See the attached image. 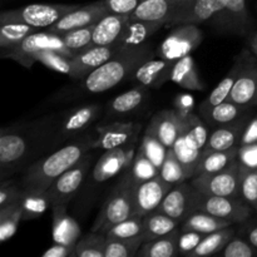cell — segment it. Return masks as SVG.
<instances>
[{"label": "cell", "mask_w": 257, "mask_h": 257, "mask_svg": "<svg viewBox=\"0 0 257 257\" xmlns=\"http://www.w3.org/2000/svg\"><path fill=\"white\" fill-rule=\"evenodd\" d=\"M241 226L242 227L240 228V232L242 237H245L257 250V217L251 216L248 220L241 223Z\"/></svg>", "instance_id": "cell-57"}, {"label": "cell", "mask_w": 257, "mask_h": 257, "mask_svg": "<svg viewBox=\"0 0 257 257\" xmlns=\"http://www.w3.org/2000/svg\"><path fill=\"white\" fill-rule=\"evenodd\" d=\"M75 246H68L63 245V243H57L50 246L44 253H43V257H68L72 256L73 252H74Z\"/></svg>", "instance_id": "cell-59"}, {"label": "cell", "mask_w": 257, "mask_h": 257, "mask_svg": "<svg viewBox=\"0 0 257 257\" xmlns=\"http://www.w3.org/2000/svg\"><path fill=\"white\" fill-rule=\"evenodd\" d=\"M107 240L128 238L143 235V216L135 215L115 223L104 232Z\"/></svg>", "instance_id": "cell-47"}, {"label": "cell", "mask_w": 257, "mask_h": 257, "mask_svg": "<svg viewBox=\"0 0 257 257\" xmlns=\"http://www.w3.org/2000/svg\"><path fill=\"white\" fill-rule=\"evenodd\" d=\"M150 97V88L145 85H138L122 94L113 98L107 104V114L114 117H123L137 110L141 105L145 104Z\"/></svg>", "instance_id": "cell-27"}, {"label": "cell", "mask_w": 257, "mask_h": 257, "mask_svg": "<svg viewBox=\"0 0 257 257\" xmlns=\"http://www.w3.org/2000/svg\"><path fill=\"white\" fill-rule=\"evenodd\" d=\"M205 233L197 231H182L178 237V253L182 256H191L198 245L205 238Z\"/></svg>", "instance_id": "cell-53"}, {"label": "cell", "mask_w": 257, "mask_h": 257, "mask_svg": "<svg viewBox=\"0 0 257 257\" xmlns=\"http://www.w3.org/2000/svg\"><path fill=\"white\" fill-rule=\"evenodd\" d=\"M94 25L95 24L88 25V27L70 30V32L62 34L65 45H67V48L73 54L77 55L79 53L92 48Z\"/></svg>", "instance_id": "cell-46"}, {"label": "cell", "mask_w": 257, "mask_h": 257, "mask_svg": "<svg viewBox=\"0 0 257 257\" xmlns=\"http://www.w3.org/2000/svg\"><path fill=\"white\" fill-rule=\"evenodd\" d=\"M172 188V185L166 182L160 175L146 182L136 186L135 215L146 216L160 207L163 198Z\"/></svg>", "instance_id": "cell-16"}, {"label": "cell", "mask_w": 257, "mask_h": 257, "mask_svg": "<svg viewBox=\"0 0 257 257\" xmlns=\"http://www.w3.org/2000/svg\"><path fill=\"white\" fill-rule=\"evenodd\" d=\"M93 161L94 155L88 152L83 156L82 160L78 161L72 168L65 171L48 187L47 195L49 197L50 205H68L73 200L82 183L84 182Z\"/></svg>", "instance_id": "cell-8"}, {"label": "cell", "mask_w": 257, "mask_h": 257, "mask_svg": "<svg viewBox=\"0 0 257 257\" xmlns=\"http://www.w3.org/2000/svg\"><path fill=\"white\" fill-rule=\"evenodd\" d=\"M253 38H255V39L257 40V33H256V35H255V37H253Z\"/></svg>", "instance_id": "cell-61"}, {"label": "cell", "mask_w": 257, "mask_h": 257, "mask_svg": "<svg viewBox=\"0 0 257 257\" xmlns=\"http://www.w3.org/2000/svg\"><path fill=\"white\" fill-rule=\"evenodd\" d=\"M142 0H104L108 13L119 15H131Z\"/></svg>", "instance_id": "cell-54"}, {"label": "cell", "mask_w": 257, "mask_h": 257, "mask_svg": "<svg viewBox=\"0 0 257 257\" xmlns=\"http://www.w3.org/2000/svg\"><path fill=\"white\" fill-rule=\"evenodd\" d=\"M35 32L37 28L24 23H0V47L3 50L12 49Z\"/></svg>", "instance_id": "cell-38"}, {"label": "cell", "mask_w": 257, "mask_h": 257, "mask_svg": "<svg viewBox=\"0 0 257 257\" xmlns=\"http://www.w3.org/2000/svg\"><path fill=\"white\" fill-rule=\"evenodd\" d=\"M173 64L175 62H170L163 58H158V59L151 58V59L146 60L143 64H141L131 78L150 89H157L166 84L168 80H171Z\"/></svg>", "instance_id": "cell-21"}, {"label": "cell", "mask_w": 257, "mask_h": 257, "mask_svg": "<svg viewBox=\"0 0 257 257\" xmlns=\"http://www.w3.org/2000/svg\"><path fill=\"white\" fill-rule=\"evenodd\" d=\"M146 241L145 236L140 235L136 237L115 238L107 240L105 243L104 257H132L137 256V252Z\"/></svg>", "instance_id": "cell-43"}, {"label": "cell", "mask_w": 257, "mask_h": 257, "mask_svg": "<svg viewBox=\"0 0 257 257\" xmlns=\"http://www.w3.org/2000/svg\"><path fill=\"white\" fill-rule=\"evenodd\" d=\"M23 196V187L12 178L2 180L0 183V208H4L13 203L20 202Z\"/></svg>", "instance_id": "cell-52"}, {"label": "cell", "mask_w": 257, "mask_h": 257, "mask_svg": "<svg viewBox=\"0 0 257 257\" xmlns=\"http://www.w3.org/2000/svg\"><path fill=\"white\" fill-rule=\"evenodd\" d=\"M183 120L182 135L200 150H205L206 143L208 140V124L205 120L201 119V117L196 114H190Z\"/></svg>", "instance_id": "cell-42"}, {"label": "cell", "mask_w": 257, "mask_h": 257, "mask_svg": "<svg viewBox=\"0 0 257 257\" xmlns=\"http://www.w3.org/2000/svg\"><path fill=\"white\" fill-rule=\"evenodd\" d=\"M180 225V222L173 220L165 212L156 210L143 216V236L146 241L155 240V238L168 235L178 228Z\"/></svg>", "instance_id": "cell-33"}, {"label": "cell", "mask_w": 257, "mask_h": 257, "mask_svg": "<svg viewBox=\"0 0 257 257\" xmlns=\"http://www.w3.org/2000/svg\"><path fill=\"white\" fill-rule=\"evenodd\" d=\"M97 137H95L94 150H112L132 142L138 138L142 124L135 122H113L109 124L97 125Z\"/></svg>", "instance_id": "cell-14"}, {"label": "cell", "mask_w": 257, "mask_h": 257, "mask_svg": "<svg viewBox=\"0 0 257 257\" xmlns=\"http://www.w3.org/2000/svg\"><path fill=\"white\" fill-rule=\"evenodd\" d=\"M193 211H203L232 223H242L252 216L253 208L240 197L210 196L195 190L192 198Z\"/></svg>", "instance_id": "cell-7"}, {"label": "cell", "mask_w": 257, "mask_h": 257, "mask_svg": "<svg viewBox=\"0 0 257 257\" xmlns=\"http://www.w3.org/2000/svg\"><path fill=\"white\" fill-rule=\"evenodd\" d=\"M152 58V49L145 44L120 49L108 62L84 78V89L89 93H103L132 77L135 70Z\"/></svg>", "instance_id": "cell-3"}, {"label": "cell", "mask_w": 257, "mask_h": 257, "mask_svg": "<svg viewBox=\"0 0 257 257\" xmlns=\"http://www.w3.org/2000/svg\"><path fill=\"white\" fill-rule=\"evenodd\" d=\"M136 186L137 183L128 168L122 173L119 182L103 203L93 223L92 231L104 233L115 223L135 216Z\"/></svg>", "instance_id": "cell-4"}, {"label": "cell", "mask_w": 257, "mask_h": 257, "mask_svg": "<svg viewBox=\"0 0 257 257\" xmlns=\"http://www.w3.org/2000/svg\"><path fill=\"white\" fill-rule=\"evenodd\" d=\"M171 80L185 89H205V84L198 75L195 59L191 54L176 60L172 68V73H171Z\"/></svg>", "instance_id": "cell-31"}, {"label": "cell", "mask_w": 257, "mask_h": 257, "mask_svg": "<svg viewBox=\"0 0 257 257\" xmlns=\"http://www.w3.org/2000/svg\"><path fill=\"white\" fill-rule=\"evenodd\" d=\"M191 185L205 195L240 197V162L237 160L220 172L195 176Z\"/></svg>", "instance_id": "cell-10"}, {"label": "cell", "mask_w": 257, "mask_h": 257, "mask_svg": "<svg viewBox=\"0 0 257 257\" xmlns=\"http://www.w3.org/2000/svg\"><path fill=\"white\" fill-rule=\"evenodd\" d=\"M138 148L152 161V163L158 170H161L163 162H165L168 148L161 142L160 138L156 136V133L153 132V130L150 125L146 128L142 140H141V145L138 146Z\"/></svg>", "instance_id": "cell-41"}, {"label": "cell", "mask_w": 257, "mask_h": 257, "mask_svg": "<svg viewBox=\"0 0 257 257\" xmlns=\"http://www.w3.org/2000/svg\"><path fill=\"white\" fill-rule=\"evenodd\" d=\"M20 205L23 210V221L37 220L47 211L48 207H52L47 190L38 188H23Z\"/></svg>", "instance_id": "cell-34"}, {"label": "cell", "mask_w": 257, "mask_h": 257, "mask_svg": "<svg viewBox=\"0 0 257 257\" xmlns=\"http://www.w3.org/2000/svg\"><path fill=\"white\" fill-rule=\"evenodd\" d=\"M42 50H54V52L62 53V54L68 55L70 58L74 57V54L65 45L62 35L52 33L49 30H47V32L38 30V32L33 33L17 47L3 50L2 57L15 60L23 67L30 69L35 63V60L33 59V55L37 52H42Z\"/></svg>", "instance_id": "cell-5"}, {"label": "cell", "mask_w": 257, "mask_h": 257, "mask_svg": "<svg viewBox=\"0 0 257 257\" xmlns=\"http://www.w3.org/2000/svg\"><path fill=\"white\" fill-rule=\"evenodd\" d=\"M119 47L117 44L110 45H97L92 47L84 52L73 57V70L70 78L73 79H82L87 77L89 73L99 68L105 62L110 59L115 53L118 52Z\"/></svg>", "instance_id": "cell-18"}, {"label": "cell", "mask_w": 257, "mask_h": 257, "mask_svg": "<svg viewBox=\"0 0 257 257\" xmlns=\"http://www.w3.org/2000/svg\"><path fill=\"white\" fill-rule=\"evenodd\" d=\"M107 237L102 232L90 231L75 243L73 257H104Z\"/></svg>", "instance_id": "cell-40"}, {"label": "cell", "mask_w": 257, "mask_h": 257, "mask_svg": "<svg viewBox=\"0 0 257 257\" xmlns=\"http://www.w3.org/2000/svg\"><path fill=\"white\" fill-rule=\"evenodd\" d=\"M52 215V235L54 242L75 246L80 238L82 231L77 221L68 213L67 205H53Z\"/></svg>", "instance_id": "cell-22"}, {"label": "cell", "mask_w": 257, "mask_h": 257, "mask_svg": "<svg viewBox=\"0 0 257 257\" xmlns=\"http://www.w3.org/2000/svg\"><path fill=\"white\" fill-rule=\"evenodd\" d=\"M203 40V32L196 24L177 25L160 44L157 49L158 58L176 62L191 54Z\"/></svg>", "instance_id": "cell-9"}, {"label": "cell", "mask_w": 257, "mask_h": 257, "mask_svg": "<svg viewBox=\"0 0 257 257\" xmlns=\"http://www.w3.org/2000/svg\"><path fill=\"white\" fill-rule=\"evenodd\" d=\"M216 18L230 32L243 34L250 28L251 18L246 0H226V9Z\"/></svg>", "instance_id": "cell-30"}, {"label": "cell", "mask_w": 257, "mask_h": 257, "mask_svg": "<svg viewBox=\"0 0 257 257\" xmlns=\"http://www.w3.org/2000/svg\"><path fill=\"white\" fill-rule=\"evenodd\" d=\"M150 127L166 147L172 148L182 133L183 120L175 109H163L152 118Z\"/></svg>", "instance_id": "cell-23"}, {"label": "cell", "mask_w": 257, "mask_h": 257, "mask_svg": "<svg viewBox=\"0 0 257 257\" xmlns=\"http://www.w3.org/2000/svg\"><path fill=\"white\" fill-rule=\"evenodd\" d=\"M237 153L238 147H233L226 151L203 150L197 167H196L195 176L216 173L226 170L237 161Z\"/></svg>", "instance_id": "cell-29"}, {"label": "cell", "mask_w": 257, "mask_h": 257, "mask_svg": "<svg viewBox=\"0 0 257 257\" xmlns=\"http://www.w3.org/2000/svg\"><path fill=\"white\" fill-rule=\"evenodd\" d=\"M250 48H251V50L253 52V54H255L257 57V40L255 39V38H252V39H251Z\"/></svg>", "instance_id": "cell-60"}, {"label": "cell", "mask_w": 257, "mask_h": 257, "mask_svg": "<svg viewBox=\"0 0 257 257\" xmlns=\"http://www.w3.org/2000/svg\"><path fill=\"white\" fill-rule=\"evenodd\" d=\"M75 4H30L18 9L5 10L0 14V23H24L38 30L52 27L65 14L74 10Z\"/></svg>", "instance_id": "cell-6"}, {"label": "cell", "mask_w": 257, "mask_h": 257, "mask_svg": "<svg viewBox=\"0 0 257 257\" xmlns=\"http://www.w3.org/2000/svg\"><path fill=\"white\" fill-rule=\"evenodd\" d=\"M131 173H132L133 180L136 183H142L146 181H150L152 178L157 177L160 175V170L152 163V161L138 148L136 152L135 160L130 167Z\"/></svg>", "instance_id": "cell-49"}, {"label": "cell", "mask_w": 257, "mask_h": 257, "mask_svg": "<svg viewBox=\"0 0 257 257\" xmlns=\"http://www.w3.org/2000/svg\"><path fill=\"white\" fill-rule=\"evenodd\" d=\"M193 192H195V188L186 181L173 185L157 210L162 211L173 220L182 223L193 212Z\"/></svg>", "instance_id": "cell-17"}, {"label": "cell", "mask_w": 257, "mask_h": 257, "mask_svg": "<svg viewBox=\"0 0 257 257\" xmlns=\"http://www.w3.org/2000/svg\"><path fill=\"white\" fill-rule=\"evenodd\" d=\"M58 122L59 115L50 114L3 128L0 133L2 180L10 178L23 168H28L43 151L59 143Z\"/></svg>", "instance_id": "cell-1"}, {"label": "cell", "mask_w": 257, "mask_h": 257, "mask_svg": "<svg viewBox=\"0 0 257 257\" xmlns=\"http://www.w3.org/2000/svg\"><path fill=\"white\" fill-rule=\"evenodd\" d=\"M181 230L176 228L168 235L155 240L145 241L137 252L138 257H175L178 256V237Z\"/></svg>", "instance_id": "cell-32"}, {"label": "cell", "mask_w": 257, "mask_h": 257, "mask_svg": "<svg viewBox=\"0 0 257 257\" xmlns=\"http://www.w3.org/2000/svg\"><path fill=\"white\" fill-rule=\"evenodd\" d=\"M33 59L35 60V63H42L47 68L60 73V74H65L68 77H70L72 74L73 58L62 54V53L54 52V50H42V52L35 53L33 55Z\"/></svg>", "instance_id": "cell-45"}, {"label": "cell", "mask_w": 257, "mask_h": 257, "mask_svg": "<svg viewBox=\"0 0 257 257\" xmlns=\"http://www.w3.org/2000/svg\"><path fill=\"white\" fill-rule=\"evenodd\" d=\"M226 9V0H192L170 22V27L182 24H201L220 15Z\"/></svg>", "instance_id": "cell-19"}, {"label": "cell", "mask_w": 257, "mask_h": 257, "mask_svg": "<svg viewBox=\"0 0 257 257\" xmlns=\"http://www.w3.org/2000/svg\"><path fill=\"white\" fill-rule=\"evenodd\" d=\"M246 123H247V118L243 117L230 124L215 127V130L208 136L205 150L226 151L233 147H240L241 136H242Z\"/></svg>", "instance_id": "cell-24"}, {"label": "cell", "mask_w": 257, "mask_h": 257, "mask_svg": "<svg viewBox=\"0 0 257 257\" xmlns=\"http://www.w3.org/2000/svg\"><path fill=\"white\" fill-rule=\"evenodd\" d=\"M162 27V22H145V20H130L124 30L115 42L119 49L136 48L146 44V40L152 37Z\"/></svg>", "instance_id": "cell-25"}, {"label": "cell", "mask_w": 257, "mask_h": 257, "mask_svg": "<svg viewBox=\"0 0 257 257\" xmlns=\"http://www.w3.org/2000/svg\"><path fill=\"white\" fill-rule=\"evenodd\" d=\"M137 142L138 138H136L127 145L105 151L93 166V180L102 183L127 171L135 160L138 150Z\"/></svg>", "instance_id": "cell-11"}, {"label": "cell", "mask_w": 257, "mask_h": 257, "mask_svg": "<svg viewBox=\"0 0 257 257\" xmlns=\"http://www.w3.org/2000/svg\"><path fill=\"white\" fill-rule=\"evenodd\" d=\"M237 160L243 167L257 170V143L240 146L238 147Z\"/></svg>", "instance_id": "cell-55"}, {"label": "cell", "mask_w": 257, "mask_h": 257, "mask_svg": "<svg viewBox=\"0 0 257 257\" xmlns=\"http://www.w3.org/2000/svg\"><path fill=\"white\" fill-rule=\"evenodd\" d=\"M236 236V228L232 226L221 228V230L211 232L205 236L202 242L196 247L190 257H203L210 255H217L228 242Z\"/></svg>", "instance_id": "cell-36"}, {"label": "cell", "mask_w": 257, "mask_h": 257, "mask_svg": "<svg viewBox=\"0 0 257 257\" xmlns=\"http://www.w3.org/2000/svg\"><path fill=\"white\" fill-rule=\"evenodd\" d=\"M160 176L166 181V182H168L172 186L190 180L185 167H183L182 163L178 161V158L176 157L172 148H168L165 162H163L162 167H161L160 170Z\"/></svg>", "instance_id": "cell-48"}, {"label": "cell", "mask_w": 257, "mask_h": 257, "mask_svg": "<svg viewBox=\"0 0 257 257\" xmlns=\"http://www.w3.org/2000/svg\"><path fill=\"white\" fill-rule=\"evenodd\" d=\"M108 14L107 7L104 0L90 3L87 5H79L74 10L65 14L62 19L58 20L55 24L48 28V30L57 34H64L70 30L79 29V28L88 27V25L97 24L103 17Z\"/></svg>", "instance_id": "cell-13"}, {"label": "cell", "mask_w": 257, "mask_h": 257, "mask_svg": "<svg viewBox=\"0 0 257 257\" xmlns=\"http://www.w3.org/2000/svg\"><path fill=\"white\" fill-rule=\"evenodd\" d=\"M243 63L241 62H236L233 64V68L230 70L227 75L216 85L215 89L210 93L207 98L201 103L200 108H207V107H213L216 104H220V103L225 102L227 100L228 95H230L231 90H232L233 85H235L236 79H237V75L240 73V70L242 69Z\"/></svg>", "instance_id": "cell-39"}, {"label": "cell", "mask_w": 257, "mask_h": 257, "mask_svg": "<svg viewBox=\"0 0 257 257\" xmlns=\"http://www.w3.org/2000/svg\"><path fill=\"white\" fill-rule=\"evenodd\" d=\"M130 22V15L110 14L108 13L94 25L92 47L114 44Z\"/></svg>", "instance_id": "cell-26"}, {"label": "cell", "mask_w": 257, "mask_h": 257, "mask_svg": "<svg viewBox=\"0 0 257 257\" xmlns=\"http://www.w3.org/2000/svg\"><path fill=\"white\" fill-rule=\"evenodd\" d=\"M217 255L222 257H255L257 250L245 237L235 236Z\"/></svg>", "instance_id": "cell-51"}, {"label": "cell", "mask_w": 257, "mask_h": 257, "mask_svg": "<svg viewBox=\"0 0 257 257\" xmlns=\"http://www.w3.org/2000/svg\"><path fill=\"white\" fill-rule=\"evenodd\" d=\"M100 113H102V105L92 103V104L79 105L59 114V122H58L59 142L68 138L77 137L79 133L84 132L95 119L99 118Z\"/></svg>", "instance_id": "cell-12"}, {"label": "cell", "mask_w": 257, "mask_h": 257, "mask_svg": "<svg viewBox=\"0 0 257 257\" xmlns=\"http://www.w3.org/2000/svg\"><path fill=\"white\" fill-rule=\"evenodd\" d=\"M240 198L255 211L257 206V170L240 165Z\"/></svg>", "instance_id": "cell-50"}, {"label": "cell", "mask_w": 257, "mask_h": 257, "mask_svg": "<svg viewBox=\"0 0 257 257\" xmlns=\"http://www.w3.org/2000/svg\"><path fill=\"white\" fill-rule=\"evenodd\" d=\"M192 0H142L137 9L130 15V20L162 22L165 25L186 9Z\"/></svg>", "instance_id": "cell-15"}, {"label": "cell", "mask_w": 257, "mask_h": 257, "mask_svg": "<svg viewBox=\"0 0 257 257\" xmlns=\"http://www.w3.org/2000/svg\"><path fill=\"white\" fill-rule=\"evenodd\" d=\"M247 110L248 107L238 105L236 103L230 102V100H225V102L213 105V107L200 108V113L203 120L212 127L236 122V120L246 117Z\"/></svg>", "instance_id": "cell-28"}, {"label": "cell", "mask_w": 257, "mask_h": 257, "mask_svg": "<svg viewBox=\"0 0 257 257\" xmlns=\"http://www.w3.org/2000/svg\"><path fill=\"white\" fill-rule=\"evenodd\" d=\"M172 150L173 152H175L176 157L178 158V161H180V162L182 163L183 167H185L190 180H192V178L195 177L196 167H197L198 161H200L201 155H202V150H200V148H197L196 146H193L182 133H181L180 137L176 140Z\"/></svg>", "instance_id": "cell-37"}, {"label": "cell", "mask_w": 257, "mask_h": 257, "mask_svg": "<svg viewBox=\"0 0 257 257\" xmlns=\"http://www.w3.org/2000/svg\"><path fill=\"white\" fill-rule=\"evenodd\" d=\"M227 100L248 108L257 105V64H243Z\"/></svg>", "instance_id": "cell-20"}, {"label": "cell", "mask_w": 257, "mask_h": 257, "mask_svg": "<svg viewBox=\"0 0 257 257\" xmlns=\"http://www.w3.org/2000/svg\"><path fill=\"white\" fill-rule=\"evenodd\" d=\"M257 143V115L247 120L241 136L240 146L253 145Z\"/></svg>", "instance_id": "cell-58"}, {"label": "cell", "mask_w": 257, "mask_h": 257, "mask_svg": "<svg viewBox=\"0 0 257 257\" xmlns=\"http://www.w3.org/2000/svg\"><path fill=\"white\" fill-rule=\"evenodd\" d=\"M20 221H23V210L20 202L0 208V241L7 242L15 235Z\"/></svg>", "instance_id": "cell-44"}, {"label": "cell", "mask_w": 257, "mask_h": 257, "mask_svg": "<svg viewBox=\"0 0 257 257\" xmlns=\"http://www.w3.org/2000/svg\"><path fill=\"white\" fill-rule=\"evenodd\" d=\"M233 223L223 218L216 217L203 211H193L181 225L182 231H197V232L208 235L211 232L221 230V228L232 226Z\"/></svg>", "instance_id": "cell-35"}, {"label": "cell", "mask_w": 257, "mask_h": 257, "mask_svg": "<svg viewBox=\"0 0 257 257\" xmlns=\"http://www.w3.org/2000/svg\"><path fill=\"white\" fill-rule=\"evenodd\" d=\"M255 211H256V212H257V206H256V208H255Z\"/></svg>", "instance_id": "cell-62"}, {"label": "cell", "mask_w": 257, "mask_h": 257, "mask_svg": "<svg viewBox=\"0 0 257 257\" xmlns=\"http://www.w3.org/2000/svg\"><path fill=\"white\" fill-rule=\"evenodd\" d=\"M173 104H175V108H173V109L177 112V114L180 115L181 119H185L188 115L192 114L193 107H195V99H193V97L191 94L183 93V94H178L177 97L175 98Z\"/></svg>", "instance_id": "cell-56"}, {"label": "cell", "mask_w": 257, "mask_h": 257, "mask_svg": "<svg viewBox=\"0 0 257 257\" xmlns=\"http://www.w3.org/2000/svg\"><path fill=\"white\" fill-rule=\"evenodd\" d=\"M94 141L95 138L92 136H83L47 157H40L27 168L20 186L23 188L48 190L59 176L72 168L90 150H94Z\"/></svg>", "instance_id": "cell-2"}]
</instances>
